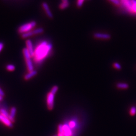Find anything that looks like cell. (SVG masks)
I'll return each instance as SVG.
<instances>
[{
    "instance_id": "1",
    "label": "cell",
    "mask_w": 136,
    "mask_h": 136,
    "mask_svg": "<svg viewBox=\"0 0 136 136\" xmlns=\"http://www.w3.org/2000/svg\"><path fill=\"white\" fill-rule=\"evenodd\" d=\"M52 48V44H48L47 42L43 41L35 50L34 57L37 62L42 61L47 56Z\"/></svg>"
},
{
    "instance_id": "2",
    "label": "cell",
    "mask_w": 136,
    "mask_h": 136,
    "mask_svg": "<svg viewBox=\"0 0 136 136\" xmlns=\"http://www.w3.org/2000/svg\"><path fill=\"white\" fill-rule=\"evenodd\" d=\"M23 54L25 60L26 62V64L27 66V68L29 72H31L34 70V66L32 63L31 59V56L30 55L27 48H24L23 50Z\"/></svg>"
},
{
    "instance_id": "3",
    "label": "cell",
    "mask_w": 136,
    "mask_h": 136,
    "mask_svg": "<svg viewBox=\"0 0 136 136\" xmlns=\"http://www.w3.org/2000/svg\"><path fill=\"white\" fill-rule=\"evenodd\" d=\"M36 23L35 21H31L29 23L24 24L21 26L18 29V32L21 34L31 31L32 29L36 26Z\"/></svg>"
},
{
    "instance_id": "4",
    "label": "cell",
    "mask_w": 136,
    "mask_h": 136,
    "mask_svg": "<svg viewBox=\"0 0 136 136\" xmlns=\"http://www.w3.org/2000/svg\"><path fill=\"white\" fill-rule=\"evenodd\" d=\"M54 94H53L51 92L49 93L47 95V105L48 109L50 110H52L54 109Z\"/></svg>"
},
{
    "instance_id": "5",
    "label": "cell",
    "mask_w": 136,
    "mask_h": 136,
    "mask_svg": "<svg viewBox=\"0 0 136 136\" xmlns=\"http://www.w3.org/2000/svg\"><path fill=\"white\" fill-rule=\"evenodd\" d=\"M26 48L28 50L30 55H31V57H33L34 55L35 50L33 48V45L31 40L30 39H27L26 41Z\"/></svg>"
},
{
    "instance_id": "6",
    "label": "cell",
    "mask_w": 136,
    "mask_h": 136,
    "mask_svg": "<svg viewBox=\"0 0 136 136\" xmlns=\"http://www.w3.org/2000/svg\"><path fill=\"white\" fill-rule=\"evenodd\" d=\"M0 122L3 123L4 125L8 127L9 128H12L13 127V124L9 120L8 117L4 116V115L0 114Z\"/></svg>"
},
{
    "instance_id": "7",
    "label": "cell",
    "mask_w": 136,
    "mask_h": 136,
    "mask_svg": "<svg viewBox=\"0 0 136 136\" xmlns=\"http://www.w3.org/2000/svg\"><path fill=\"white\" fill-rule=\"evenodd\" d=\"M94 37L97 39L108 40L110 39L111 36L108 33H95L94 34Z\"/></svg>"
},
{
    "instance_id": "8",
    "label": "cell",
    "mask_w": 136,
    "mask_h": 136,
    "mask_svg": "<svg viewBox=\"0 0 136 136\" xmlns=\"http://www.w3.org/2000/svg\"><path fill=\"white\" fill-rule=\"evenodd\" d=\"M16 111L17 109L15 107H12L10 109V113L9 114L8 118L12 123L15 122V116L16 113Z\"/></svg>"
},
{
    "instance_id": "9",
    "label": "cell",
    "mask_w": 136,
    "mask_h": 136,
    "mask_svg": "<svg viewBox=\"0 0 136 136\" xmlns=\"http://www.w3.org/2000/svg\"><path fill=\"white\" fill-rule=\"evenodd\" d=\"M42 5V7H43L45 13H46L47 15L48 16V17H49L51 18H52L53 17V15L49 8L48 5L46 3H43Z\"/></svg>"
},
{
    "instance_id": "10",
    "label": "cell",
    "mask_w": 136,
    "mask_h": 136,
    "mask_svg": "<svg viewBox=\"0 0 136 136\" xmlns=\"http://www.w3.org/2000/svg\"><path fill=\"white\" fill-rule=\"evenodd\" d=\"M37 74V72L35 70H33L31 72H29L28 73H27V74H26L24 76V79L26 80H29L31 78H32V77H34L35 76H36Z\"/></svg>"
},
{
    "instance_id": "11",
    "label": "cell",
    "mask_w": 136,
    "mask_h": 136,
    "mask_svg": "<svg viewBox=\"0 0 136 136\" xmlns=\"http://www.w3.org/2000/svg\"><path fill=\"white\" fill-rule=\"evenodd\" d=\"M63 129H64V133L68 135L69 136H72V132L71 130V128L69 127V126L67 125H63Z\"/></svg>"
},
{
    "instance_id": "12",
    "label": "cell",
    "mask_w": 136,
    "mask_h": 136,
    "mask_svg": "<svg viewBox=\"0 0 136 136\" xmlns=\"http://www.w3.org/2000/svg\"><path fill=\"white\" fill-rule=\"evenodd\" d=\"M117 88L121 89H126L129 87V85L126 83H118L116 84Z\"/></svg>"
},
{
    "instance_id": "13",
    "label": "cell",
    "mask_w": 136,
    "mask_h": 136,
    "mask_svg": "<svg viewBox=\"0 0 136 136\" xmlns=\"http://www.w3.org/2000/svg\"><path fill=\"white\" fill-rule=\"evenodd\" d=\"M33 35H34V33L33 32V30H32V31L31 30V31L22 34L21 36L23 38H28V37L31 36Z\"/></svg>"
},
{
    "instance_id": "14",
    "label": "cell",
    "mask_w": 136,
    "mask_h": 136,
    "mask_svg": "<svg viewBox=\"0 0 136 136\" xmlns=\"http://www.w3.org/2000/svg\"><path fill=\"white\" fill-rule=\"evenodd\" d=\"M33 32L34 35L40 34L43 32V29L42 28H38L33 30Z\"/></svg>"
},
{
    "instance_id": "15",
    "label": "cell",
    "mask_w": 136,
    "mask_h": 136,
    "mask_svg": "<svg viewBox=\"0 0 136 136\" xmlns=\"http://www.w3.org/2000/svg\"><path fill=\"white\" fill-rule=\"evenodd\" d=\"M69 6V3L68 2H62L59 5V8L61 9H64L68 7Z\"/></svg>"
},
{
    "instance_id": "16",
    "label": "cell",
    "mask_w": 136,
    "mask_h": 136,
    "mask_svg": "<svg viewBox=\"0 0 136 136\" xmlns=\"http://www.w3.org/2000/svg\"><path fill=\"white\" fill-rule=\"evenodd\" d=\"M0 114H1L2 115H4V116L6 117H9V114L8 113V111L4 109H0Z\"/></svg>"
},
{
    "instance_id": "17",
    "label": "cell",
    "mask_w": 136,
    "mask_h": 136,
    "mask_svg": "<svg viewBox=\"0 0 136 136\" xmlns=\"http://www.w3.org/2000/svg\"><path fill=\"white\" fill-rule=\"evenodd\" d=\"M58 89V87L57 86H56V85L54 86L52 88V89L51 90V92L55 95L56 94V93L57 92Z\"/></svg>"
},
{
    "instance_id": "18",
    "label": "cell",
    "mask_w": 136,
    "mask_h": 136,
    "mask_svg": "<svg viewBox=\"0 0 136 136\" xmlns=\"http://www.w3.org/2000/svg\"><path fill=\"white\" fill-rule=\"evenodd\" d=\"M130 113L131 115H135L136 114V108L135 107H132L130 110Z\"/></svg>"
},
{
    "instance_id": "19",
    "label": "cell",
    "mask_w": 136,
    "mask_h": 136,
    "mask_svg": "<svg viewBox=\"0 0 136 136\" xmlns=\"http://www.w3.org/2000/svg\"><path fill=\"white\" fill-rule=\"evenodd\" d=\"M6 69L9 71H13L15 69V66H14L13 65L9 64L7 66Z\"/></svg>"
},
{
    "instance_id": "20",
    "label": "cell",
    "mask_w": 136,
    "mask_h": 136,
    "mask_svg": "<svg viewBox=\"0 0 136 136\" xmlns=\"http://www.w3.org/2000/svg\"><path fill=\"white\" fill-rule=\"evenodd\" d=\"M58 133H64L63 125L62 124H59L58 126Z\"/></svg>"
},
{
    "instance_id": "21",
    "label": "cell",
    "mask_w": 136,
    "mask_h": 136,
    "mask_svg": "<svg viewBox=\"0 0 136 136\" xmlns=\"http://www.w3.org/2000/svg\"><path fill=\"white\" fill-rule=\"evenodd\" d=\"M113 66L114 68L117 70H120L121 69H122V66H121V65L118 63H116V62L114 63L113 64Z\"/></svg>"
},
{
    "instance_id": "22",
    "label": "cell",
    "mask_w": 136,
    "mask_h": 136,
    "mask_svg": "<svg viewBox=\"0 0 136 136\" xmlns=\"http://www.w3.org/2000/svg\"><path fill=\"white\" fill-rule=\"evenodd\" d=\"M84 1L85 0H77V6L78 7H81L83 4Z\"/></svg>"
},
{
    "instance_id": "23",
    "label": "cell",
    "mask_w": 136,
    "mask_h": 136,
    "mask_svg": "<svg viewBox=\"0 0 136 136\" xmlns=\"http://www.w3.org/2000/svg\"><path fill=\"white\" fill-rule=\"evenodd\" d=\"M69 127L71 128H73L75 127L76 126V123L75 122H74V121H72V122H71L70 123H69Z\"/></svg>"
},
{
    "instance_id": "24",
    "label": "cell",
    "mask_w": 136,
    "mask_h": 136,
    "mask_svg": "<svg viewBox=\"0 0 136 136\" xmlns=\"http://www.w3.org/2000/svg\"><path fill=\"white\" fill-rule=\"evenodd\" d=\"M109 1L116 5H119L120 3L119 0H109Z\"/></svg>"
},
{
    "instance_id": "25",
    "label": "cell",
    "mask_w": 136,
    "mask_h": 136,
    "mask_svg": "<svg viewBox=\"0 0 136 136\" xmlns=\"http://www.w3.org/2000/svg\"><path fill=\"white\" fill-rule=\"evenodd\" d=\"M3 47H4V44L2 42H0V52H1V51L3 50Z\"/></svg>"
},
{
    "instance_id": "26",
    "label": "cell",
    "mask_w": 136,
    "mask_h": 136,
    "mask_svg": "<svg viewBox=\"0 0 136 136\" xmlns=\"http://www.w3.org/2000/svg\"><path fill=\"white\" fill-rule=\"evenodd\" d=\"M4 95H5V93L3 92V91L1 88H0V96H1L3 97V96H4Z\"/></svg>"
},
{
    "instance_id": "27",
    "label": "cell",
    "mask_w": 136,
    "mask_h": 136,
    "mask_svg": "<svg viewBox=\"0 0 136 136\" xmlns=\"http://www.w3.org/2000/svg\"><path fill=\"white\" fill-rule=\"evenodd\" d=\"M132 3L136 5V0H131Z\"/></svg>"
},
{
    "instance_id": "28",
    "label": "cell",
    "mask_w": 136,
    "mask_h": 136,
    "mask_svg": "<svg viewBox=\"0 0 136 136\" xmlns=\"http://www.w3.org/2000/svg\"><path fill=\"white\" fill-rule=\"evenodd\" d=\"M68 2V0H62V2Z\"/></svg>"
},
{
    "instance_id": "29",
    "label": "cell",
    "mask_w": 136,
    "mask_h": 136,
    "mask_svg": "<svg viewBox=\"0 0 136 136\" xmlns=\"http://www.w3.org/2000/svg\"><path fill=\"white\" fill-rule=\"evenodd\" d=\"M2 99H3V97L1 96H0V101H1Z\"/></svg>"
},
{
    "instance_id": "30",
    "label": "cell",
    "mask_w": 136,
    "mask_h": 136,
    "mask_svg": "<svg viewBox=\"0 0 136 136\" xmlns=\"http://www.w3.org/2000/svg\"><path fill=\"white\" fill-rule=\"evenodd\" d=\"M64 136H69L68 135H66V134H64Z\"/></svg>"
},
{
    "instance_id": "31",
    "label": "cell",
    "mask_w": 136,
    "mask_h": 136,
    "mask_svg": "<svg viewBox=\"0 0 136 136\" xmlns=\"http://www.w3.org/2000/svg\"><path fill=\"white\" fill-rule=\"evenodd\" d=\"M57 136V135H54V136Z\"/></svg>"
}]
</instances>
